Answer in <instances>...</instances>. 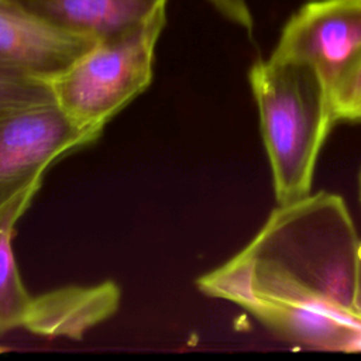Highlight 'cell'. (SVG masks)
Wrapping results in <instances>:
<instances>
[{
    "label": "cell",
    "mask_w": 361,
    "mask_h": 361,
    "mask_svg": "<svg viewBox=\"0 0 361 361\" xmlns=\"http://www.w3.org/2000/svg\"><path fill=\"white\" fill-rule=\"evenodd\" d=\"M196 285L285 340L361 351V238L336 193L278 204L238 254Z\"/></svg>",
    "instance_id": "1"
},
{
    "label": "cell",
    "mask_w": 361,
    "mask_h": 361,
    "mask_svg": "<svg viewBox=\"0 0 361 361\" xmlns=\"http://www.w3.org/2000/svg\"><path fill=\"white\" fill-rule=\"evenodd\" d=\"M278 204L310 195L320 149L337 123L331 94L307 65L271 56L248 73Z\"/></svg>",
    "instance_id": "2"
},
{
    "label": "cell",
    "mask_w": 361,
    "mask_h": 361,
    "mask_svg": "<svg viewBox=\"0 0 361 361\" xmlns=\"http://www.w3.org/2000/svg\"><path fill=\"white\" fill-rule=\"evenodd\" d=\"M166 3L141 21L104 38L48 78L54 100L78 123L104 127L152 80L154 51Z\"/></svg>",
    "instance_id": "3"
},
{
    "label": "cell",
    "mask_w": 361,
    "mask_h": 361,
    "mask_svg": "<svg viewBox=\"0 0 361 361\" xmlns=\"http://www.w3.org/2000/svg\"><path fill=\"white\" fill-rule=\"evenodd\" d=\"M103 128L78 123L55 100L0 116V200L42 179L49 165L94 142Z\"/></svg>",
    "instance_id": "4"
},
{
    "label": "cell",
    "mask_w": 361,
    "mask_h": 361,
    "mask_svg": "<svg viewBox=\"0 0 361 361\" xmlns=\"http://www.w3.org/2000/svg\"><path fill=\"white\" fill-rule=\"evenodd\" d=\"M271 56L310 66L334 92L361 58V0H312L283 25Z\"/></svg>",
    "instance_id": "5"
},
{
    "label": "cell",
    "mask_w": 361,
    "mask_h": 361,
    "mask_svg": "<svg viewBox=\"0 0 361 361\" xmlns=\"http://www.w3.org/2000/svg\"><path fill=\"white\" fill-rule=\"evenodd\" d=\"M97 39L39 21L0 0V58L44 78L63 71Z\"/></svg>",
    "instance_id": "6"
},
{
    "label": "cell",
    "mask_w": 361,
    "mask_h": 361,
    "mask_svg": "<svg viewBox=\"0 0 361 361\" xmlns=\"http://www.w3.org/2000/svg\"><path fill=\"white\" fill-rule=\"evenodd\" d=\"M120 288L106 281L92 286H63L32 296L24 329L48 337L80 340L86 331L114 314Z\"/></svg>",
    "instance_id": "7"
},
{
    "label": "cell",
    "mask_w": 361,
    "mask_h": 361,
    "mask_svg": "<svg viewBox=\"0 0 361 361\" xmlns=\"http://www.w3.org/2000/svg\"><path fill=\"white\" fill-rule=\"evenodd\" d=\"M49 25L104 38L152 13L166 0H3Z\"/></svg>",
    "instance_id": "8"
},
{
    "label": "cell",
    "mask_w": 361,
    "mask_h": 361,
    "mask_svg": "<svg viewBox=\"0 0 361 361\" xmlns=\"http://www.w3.org/2000/svg\"><path fill=\"white\" fill-rule=\"evenodd\" d=\"M41 182L37 179L0 200V333L23 327L32 302L20 276L11 240L18 219L31 204Z\"/></svg>",
    "instance_id": "9"
},
{
    "label": "cell",
    "mask_w": 361,
    "mask_h": 361,
    "mask_svg": "<svg viewBox=\"0 0 361 361\" xmlns=\"http://www.w3.org/2000/svg\"><path fill=\"white\" fill-rule=\"evenodd\" d=\"M48 100H54V96L47 78L0 58V116Z\"/></svg>",
    "instance_id": "10"
},
{
    "label": "cell",
    "mask_w": 361,
    "mask_h": 361,
    "mask_svg": "<svg viewBox=\"0 0 361 361\" xmlns=\"http://www.w3.org/2000/svg\"><path fill=\"white\" fill-rule=\"evenodd\" d=\"M337 121H361V58L333 94Z\"/></svg>",
    "instance_id": "11"
},
{
    "label": "cell",
    "mask_w": 361,
    "mask_h": 361,
    "mask_svg": "<svg viewBox=\"0 0 361 361\" xmlns=\"http://www.w3.org/2000/svg\"><path fill=\"white\" fill-rule=\"evenodd\" d=\"M223 17L234 23L235 25L252 31L254 18L250 11L247 0H207Z\"/></svg>",
    "instance_id": "12"
},
{
    "label": "cell",
    "mask_w": 361,
    "mask_h": 361,
    "mask_svg": "<svg viewBox=\"0 0 361 361\" xmlns=\"http://www.w3.org/2000/svg\"><path fill=\"white\" fill-rule=\"evenodd\" d=\"M358 196H360V203H361V171L358 175Z\"/></svg>",
    "instance_id": "13"
}]
</instances>
